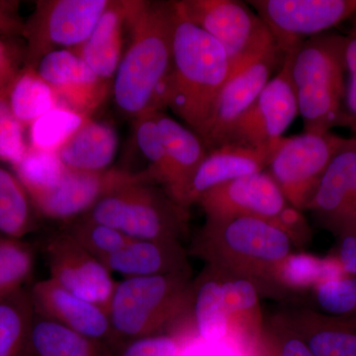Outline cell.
<instances>
[{
    "mask_svg": "<svg viewBox=\"0 0 356 356\" xmlns=\"http://www.w3.org/2000/svg\"><path fill=\"white\" fill-rule=\"evenodd\" d=\"M175 1H129L131 42L114 76L117 107L134 120L161 111V93L172 65Z\"/></svg>",
    "mask_w": 356,
    "mask_h": 356,
    "instance_id": "obj_1",
    "label": "cell"
},
{
    "mask_svg": "<svg viewBox=\"0 0 356 356\" xmlns=\"http://www.w3.org/2000/svg\"><path fill=\"white\" fill-rule=\"evenodd\" d=\"M177 13L172 70L163 88V106L170 107L202 138L233 65L217 40L187 20L177 9Z\"/></svg>",
    "mask_w": 356,
    "mask_h": 356,
    "instance_id": "obj_2",
    "label": "cell"
},
{
    "mask_svg": "<svg viewBox=\"0 0 356 356\" xmlns=\"http://www.w3.org/2000/svg\"><path fill=\"white\" fill-rule=\"evenodd\" d=\"M292 247L273 222L252 217L206 218L191 252L208 266L250 281L261 296L277 299L273 270Z\"/></svg>",
    "mask_w": 356,
    "mask_h": 356,
    "instance_id": "obj_3",
    "label": "cell"
},
{
    "mask_svg": "<svg viewBox=\"0 0 356 356\" xmlns=\"http://www.w3.org/2000/svg\"><path fill=\"white\" fill-rule=\"evenodd\" d=\"M346 36L325 32L287 54L305 133L325 134L348 126Z\"/></svg>",
    "mask_w": 356,
    "mask_h": 356,
    "instance_id": "obj_4",
    "label": "cell"
},
{
    "mask_svg": "<svg viewBox=\"0 0 356 356\" xmlns=\"http://www.w3.org/2000/svg\"><path fill=\"white\" fill-rule=\"evenodd\" d=\"M191 271L124 278L117 282L108 316L117 341L159 336L192 315Z\"/></svg>",
    "mask_w": 356,
    "mask_h": 356,
    "instance_id": "obj_5",
    "label": "cell"
},
{
    "mask_svg": "<svg viewBox=\"0 0 356 356\" xmlns=\"http://www.w3.org/2000/svg\"><path fill=\"white\" fill-rule=\"evenodd\" d=\"M83 217L118 229L134 240L181 242L188 229L189 212L152 185L144 172L110 192Z\"/></svg>",
    "mask_w": 356,
    "mask_h": 356,
    "instance_id": "obj_6",
    "label": "cell"
},
{
    "mask_svg": "<svg viewBox=\"0 0 356 356\" xmlns=\"http://www.w3.org/2000/svg\"><path fill=\"white\" fill-rule=\"evenodd\" d=\"M175 4L178 13L222 44L233 70L277 47L266 23L243 2L184 0Z\"/></svg>",
    "mask_w": 356,
    "mask_h": 356,
    "instance_id": "obj_7",
    "label": "cell"
},
{
    "mask_svg": "<svg viewBox=\"0 0 356 356\" xmlns=\"http://www.w3.org/2000/svg\"><path fill=\"white\" fill-rule=\"evenodd\" d=\"M348 140L332 132L283 137L266 170L288 203L303 212L332 158Z\"/></svg>",
    "mask_w": 356,
    "mask_h": 356,
    "instance_id": "obj_8",
    "label": "cell"
},
{
    "mask_svg": "<svg viewBox=\"0 0 356 356\" xmlns=\"http://www.w3.org/2000/svg\"><path fill=\"white\" fill-rule=\"evenodd\" d=\"M283 55L356 15V0H252Z\"/></svg>",
    "mask_w": 356,
    "mask_h": 356,
    "instance_id": "obj_9",
    "label": "cell"
},
{
    "mask_svg": "<svg viewBox=\"0 0 356 356\" xmlns=\"http://www.w3.org/2000/svg\"><path fill=\"white\" fill-rule=\"evenodd\" d=\"M298 113L290 60L285 56L277 74L267 83L252 106L231 129L222 145L234 144L274 151L282 139L283 133Z\"/></svg>",
    "mask_w": 356,
    "mask_h": 356,
    "instance_id": "obj_10",
    "label": "cell"
},
{
    "mask_svg": "<svg viewBox=\"0 0 356 356\" xmlns=\"http://www.w3.org/2000/svg\"><path fill=\"white\" fill-rule=\"evenodd\" d=\"M284 58L278 47H274L233 70L218 96L209 123L201 138L208 151L221 146L231 129L273 79L276 67L282 65Z\"/></svg>",
    "mask_w": 356,
    "mask_h": 356,
    "instance_id": "obj_11",
    "label": "cell"
},
{
    "mask_svg": "<svg viewBox=\"0 0 356 356\" xmlns=\"http://www.w3.org/2000/svg\"><path fill=\"white\" fill-rule=\"evenodd\" d=\"M44 252L51 280L108 313L117 282L103 262L65 231L51 236Z\"/></svg>",
    "mask_w": 356,
    "mask_h": 356,
    "instance_id": "obj_12",
    "label": "cell"
},
{
    "mask_svg": "<svg viewBox=\"0 0 356 356\" xmlns=\"http://www.w3.org/2000/svg\"><path fill=\"white\" fill-rule=\"evenodd\" d=\"M140 175L113 168L100 172L67 168L57 184L29 198L34 209L44 217L70 222L84 216L110 192Z\"/></svg>",
    "mask_w": 356,
    "mask_h": 356,
    "instance_id": "obj_13",
    "label": "cell"
},
{
    "mask_svg": "<svg viewBox=\"0 0 356 356\" xmlns=\"http://www.w3.org/2000/svg\"><path fill=\"white\" fill-rule=\"evenodd\" d=\"M197 203L209 219L252 217L269 222L290 206L266 170L218 185L204 193Z\"/></svg>",
    "mask_w": 356,
    "mask_h": 356,
    "instance_id": "obj_14",
    "label": "cell"
},
{
    "mask_svg": "<svg viewBox=\"0 0 356 356\" xmlns=\"http://www.w3.org/2000/svg\"><path fill=\"white\" fill-rule=\"evenodd\" d=\"M30 296L35 313L40 317L99 343L118 344L106 311L67 291L50 277L35 283Z\"/></svg>",
    "mask_w": 356,
    "mask_h": 356,
    "instance_id": "obj_15",
    "label": "cell"
},
{
    "mask_svg": "<svg viewBox=\"0 0 356 356\" xmlns=\"http://www.w3.org/2000/svg\"><path fill=\"white\" fill-rule=\"evenodd\" d=\"M37 72L57 93L60 107L86 117L99 106L108 92V81L96 76L74 51L44 54Z\"/></svg>",
    "mask_w": 356,
    "mask_h": 356,
    "instance_id": "obj_16",
    "label": "cell"
},
{
    "mask_svg": "<svg viewBox=\"0 0 356 356\" xmlns=\"http://www.w3.org/2000/svg\"><path fill=\"white\" fill-rule=\"evenodd\" d=\"M109 0H55L44 2L38 11L42 54L48 46L76 49L90 36L98 20L110 4Z\"/></svg>",
    "mask_w": 356,
    "mask_h": 356,
    "instance_id": "obj_17",
    "label": "cell"
},
{
    "mask_svg": "<svg viewBox=\"0 0 356 356\" xmlns=\"http://www.w3.org/2000/svg\"><path fill=\"white\" fill-rule=\"evenodd\" d=\"M355 175L356 138H353L332 158L306 208L323 228L336 236L343 225Z\"/></svg>",
    "mask_w": 356,
    "mask_h": 356,
    "instance_id": "obj_18",
    "label": "cell"
},
{
    "mask_svg": "<svg viewBox=\"0 0 356 356\" xmlns=\"http://www.w3.org/2000/svg\"><path fill=\"white\" fill-rule=\"evenodd\" d=\"M273 151L226 144L208 151L192 178L184 200L187 209L206 192L236 178L264 172Z\"/></svg>",
    "mask_w": 356,
    "mask_h": 356,
    "instance_id": "obj_19",
    "label": "cell"
},
{
    "mask_svg": "<svg viewBox=\"0 0 356 356\" xmlns=\"http://www.w3.org/2000/svg\"><path fill=\"white\" fill-rule=\"evenodd\" d=\"M154 118L170 165V181L165 192L184 206L189 184L207 156L208 149L197 134L163 111H154Z\"/></svg>",
    "mask_w": 356,
    "mask_h": 356,
    "instance_id": "obj_20",
    "label": "cell"
},
{
    "mask_svg": "<svg viewBox=\"0 0 356 356\" xmlns=\"http://www.w3.org/2000/svg\"><path fill=\"white\" fill-rule=\"evenodd\" d=\"M125 278L188 273L191 264L181 242L133 240L103 261Z\"/></svg>",
    "mask_w": 356,
    "mask_h": 356,
    "instance_id": "obj_21",
    "label": "cell"
},
{
    "mask_svg": "<svg viewBox=\"0 0 356 356\" xmlns=\"http://www.w3.org/2000/svg\"><path fill=\"white\" fill-rule=\"evenodd\" d=\"M280 317L315 356H356V318L330 317L312 309L291 310Z\"/></svg>",
    "mask_w": 356,
    "mask_h": 356,
    "instance_id": "obj_22",
    "label": "cell"
},
{
    "mask_svg": "<svg viewBox=\"0 0 356 356\" xmlns=\"http://www.w3.org/2000/svg\"><path fill=\"white\" fill-rule=\"evenodd\" d=\"M128 7L129 1L110 2L90 36L74 49L103 81H109L115 76L123 57V32L127 26Z\"/></svg>",
    "mask_w": 356,
    "mask_h": 356,
    "instance_id": "obj_23",
    "label": "cell"
},
{
    "mask_svg": "<svg viewBox=\"0 0 356 356\" xmlns=\"http://www.w3.org/2000/svg\"><path fill=\"white\" fill-rule=\"evenodd\" d=\"M117 149L118 135L113 126L89 118L58 154L69 170L100 172L109 170Z\"/></svg>",
    "mask_w": 356,
    "mask_h": 356,
    "instance_id": "obj_24",
    "label": "cell"
},
{
    "mask_svg": "<svg viewBox=\"0 0 356 356\" xmlns=\"http://www.w3.org/2000/svg\"><path fill=\"white\" fill-rule=\"evenodd\" d=\"M344 276L334 255L318 257L308 252H290L274 268L273 284L277 299L310 293L324 281Z\"/></svg>",
    "mask_w": 356,
    "mask_h": 356,
    "instance_id": "obj_25",
    "label": "cell"
},
{
    "mask_svg": "<svg viewBox=\"0 0 356 356\" xmlns=\"http://www.w3.org/2000/svg\"><path fill=\"white\" fill-rule=\"evenodd\" d=\"M192 316L196 331L204 341L218 343L228 334L222 273L219 269L206 264L193 280Z\"/></svg>",
    "mask_w": 356,
    "mask_h": 356,
    "instance_id": "obj_26",
    "label": "cell"
},
{
    "mask_svg": "<svg viewBox=\"0 0 356 356\" xmlns=\"http://www.w3.org/2000/svg\"><path fill=\"white\" fill-rule=\"evenodd\" d=\"M31 343L36 356H112L104 343L37 315Z\"/></svg>",
    "mask_w": 356,
    "mask_h": 356,
    "instance_id": "obj_27",
    "label": "cell"
},
{
    "mask_svg": "<svg viewBox=\"0 0 356 356\" xmlns=\"http://www.w3.org/2000/svg\"><path fill=\"white\" fill-rule=\"evenodd\" d=\"M221 273L229 332L245 337L259 336L266 324L259 304L261 295L250 281Z\"/></svg>",
    "mask_w": 356,
    "mask_h": 356,
    "instance_id": "obj_28",
    "label": "cell"
},
{
    "mask_svg": "<svg viewBox=\"0 0 356 356\" xmlns=\"http://www.w3.org/2000/svg\"><path fill=\"white\" fill-rule=\"evenodd\" d=\"M35 316L30 292L24 290L0 303V356L34 353L31 332Z\"/></svg>",
    "mask_w": 356,
    "mask_h": 356,
    "instance_id": "obj_29",
    "label": "cell"
},
{
    "mask_svg": "<svg viewBox=\"0 0 356 356\" xmlns=\"http://www.w3.org/2000/svg\"><path fill=\"white\" fill-rule=\"evenodd\" d=\"M7 97L14 116L23 126L31 125L44 114L60 107L56 91L34 70L14 77Z\"/></svg>",
    "mask_w": 356,
    "mask_h": 356,
    "instance_id": "obj_30",
    "label": "cell"
},
{
    "mask_svg": "<svg viewBox=\"0 0 356 356\" xmlns=\"http://www.w3.org/2000/svg\"><path fill=\"white\" fill-rule=\"evenodd\" d=\"M33 205L19 179L0 166V235L20 240L34 229Z\"/></svg>",
    "mask_w": 356,
    "mask_h": 356,
    "instance_id": "obj_31",
    "label": "cell"
},
{
    "mask_svg": "<svg viewBox=\"0 0 356 356\" xmlns=\"http://www.w3.org/2000/svg\"><path fill=\"white\" fill-rule=\"evenodd\" d=\"M88 119L64 107L51 110L30 125V147L58 153Z\"/></svg>",
    "mask_w": 356,
    "mask_h": 356,
    "instance_id": "obj_32",
    "label": "cell"
},
{
    "mask_svg": "<svg viewBox=\"0 0 356 356\" xmlns=\"http://www.w3.org/2000/svg\"><path fill=\"white\" fill-rule=\"evenodd\" d=\"M13 168L28 196L51 188L67 170L57 152L42 151L30 146Z\"/></svg>",
    "mask_w": 356,
    "mask_h": 356,
    "instance_id": "obj_33",
    "label": "cell"
},
{
    "mask_svg": "<svg viewBox=\"0 0 356 356\" xmlns=\"http://www.w3.org/2000/svg\"><path fill=\"white\" fill-rule=\"evenodd\" d=\"M34 254L20 240L6 238L0 243V303L23 290L34 269Z\"/></svg>",
    "mask_w": 356,
    "mask_h": 356,
    "instance_id": "obj_34",
    "label": "cell"
},
{
    "mask_svg": "<svg viewBox=\"0 0 356 356\" xmlns=\"http://www.w3.org/2000/svg\"><path fill=\"white\" fill-rule=\"evenodd\" d=\"M65 231L102 262L133 240L118 229L84 217L70 222Z\"/></svg>",
    "mask_w": 356,
    "mask_h": 356,
    "instance_id": "obj_35",
    "label": "cell"
},
{
    "mask_svg": "<svg viewBox=\"0 0 356 356\" xmlns=\"http://www.w3.org/2000/svg\"><path fill=\"white\" fill-rule=\"evenodd\" d=\"M316 309L330 317L356 318V276L324 281L311 290Z\"/></svg>",
    "mask_w": 356,
    "mask_h": 356,
    "instance_id": "obj_36",
    "label": "cell"
},
{
    "mask_svg": "<svg viewBox=\"0 0 356 356\" xmlns=\"http://www.w3.org/2000/svg\"><path fill=\"white\" fill-rule=\"evenodd\" d=\"M135 136L138 147L149 163L147 177L152 181L159 182L166 187L170 181V165L154 112L142 115L135 119Z\"/></svg>",
    "mask_w": 356,
    "mask_h": 356,
    "instance_id": "obj_37",
    "label": "cell"
},
{
    "mask_svg": "<svg viewBox=\"0 0 356 356\" xmlns=\"http://www.w3.org/2000/svg\"><path fill=\"white\" fill-rule=\"evenodd\" d=\"M7 95L8 90H0V159L15 165L29 146L25 140L24 126L14 116Z\"/></svg>",
    "mask_w": 356,
    "mask_h": 356,
    "instance_id": "obj_38",
    "label": "cell"
},
{
    "mask_svg": "<svg viewBox=\"0 0 356 356\" xmlns=\"http://www.w3.org/2000/svg\"><path fill=\"white\" fill-rule=\"evenodd\" d=\"M177 339L168 334L142 337L125 344L119 356H177Z\"/></svg>",
    "mask_w": 356,
    "mask_h": 356,
    "instance_id": "obj_39",
    "label": "cell"
},
{
    "mask_svg": "<svg viewBox=\"0 0 356 356\" xmlns=\"http://www.w3.org/2000/svg\"><path fill=\"white\" fill-rule=\"evenodd\" d=\"M350 31L346 36V74L348 84L346 86V111L348 115V127L356 134V15L351 18Z\"/></svg>",
    "mask_w": 356,
    "mask_h": 356,
    "instance_id": "obj_40",
    "label": "cell"
},
{
    "mask_svg": "<svg viewBox=\"0 0 356 356\" xmlns=\"http://www.w3.org/2000/svg\"><path fill=\"white\" fill-rule=\"evenodd\" d=\"M273 222L288 236L293 247L304 248L310 243L313 236L310 226L301 211L291 205Z\"/></svg>",
    "mask_w": 356,
    "mask_h": 356,
    "instance_id": "obj_41",
    "label": "cell"
},
{
    "mask_svg": "<svg viewBox=\"0 0 356 356\" xmlns=\"http://www.w3.org/2000/svg\"><path fill=\"white\" fill-rule=\"evenodd\" d=\"M337 238L332 255L339 261L344 275L356 276V226L344 229Z\"/></svg>",
    "mask_w": 356,
    "mask_h": 356,
    "instance_id": "obj_42",
    "label": "cell"
},
{
    "mask_svg": "<svg viewBox=\"0 0 356 356\" xmlns=\"http://www.w3.org/2000/svg\"><path fill=\"white\" fill-rule=\"evenodd\" d=\"M274 320L277 323L283 337L280 356H315L312 353L305 341L292 329H290L280 316L274 317Z\"/></svg>",
    "mask_w": 356,
    "mask_h": 356,
    "instance_id": "obj_43",
    "label": "cell"
},
{
    "mask_svg": "<svg viewBox=\"0 0 356 356\" xmlns=\"http://www.w3.org/2000/svg\"><path fill=\"white\" fill-rule=\"evenodd\" d=\"M14 77L6 47L0 43V90H8Z\"/></svg>",
    "mask_w": 356,
    "mask_h": 356,
    "instance_id": "obj_44",
    "label": "cell"
},
{
    "mask_svg": "<svg viewBox=\"0 0 356 356\" xmlns=\"http://www.w3.org/2000/svg\"><path fill=\"white\" fill-rule=\"evenodd\" d=\"M356 226V175L355 184L351 189L350 199H348V206H346V213H344L343 225H341V231L337 235L344 231L346 229Z\"/></svg>",
    "mask_w": 356,
    "mask_h": 356,
    "instance_id": "obj_45",
    "label": "cell"
},
{
    "mask_svg": "<svg viewBox=\"0 0 356 356\" xmlns=\"http://www.w3.org/2000/svg\"><path fill=\"white\" fill-rule=\"evenodd\" d=\"M4 238H4V236H3L0 235V243H2V241H3V240H4Z\"/></svg>",
    "mask_w": 356,
    "mask_h": 356,
    "instance_id": "obj_46",
    "label": "cell"
}]
</instances>
